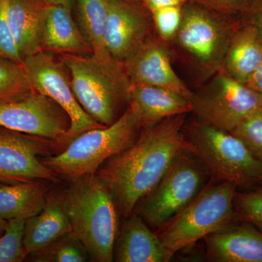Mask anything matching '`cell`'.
I'll return each instance as SVG.
<instances>
[{"label":"cell","instance_id":"6da1fadb","mask_svg":"<svg viewBox=\"0 0 262 262\" xmlns=\"http://www.w3.org/2000/svg\"><path fill=\"white\" fill-rule=\"evenodd\" d=\"M185 117L186 114L168 117L144 129L130 147L105 162L96 172L124 216L134 213L174 162L189 150L182 132Z\"/></svg>","mask_w":262,"mask_h":262},{"label":"cell","instance_id":"7a4b0ae2","mask_svg":"<svg viewBox=\"0 0 262 262\" xmlns=\"http://www.w3.org/2000/svg\"><path fill=\"white\" fill-rule=\"evenodd\" d=\"M66 213L91 261L111 262L118 232V208L99 177L84 176L61 194Z\"/></svg>","mask_w":262,"mask_h":262},{"label":"cell","instance_id":"3957f363","mask_svg":"<svg viewBox=\"0 0 262 262\" xmlns=\"http://www.w3.org/2000/svg\"><path fill=\"white\" fill-rule=\"evenodd\" d=\"M72 90L84 111L98 123L108 126L130 103L131 83L123 63L111 56L62 54Z\"/></svg>","mask_w":262,"mask_h":262},{"label":"cell","instance_id":"277c9868","mask_svg":"<svg viewBox=\"0 0 262 262\" xmlns=\"http://www.w3.org/2000/svg\"><path fill=\"white\" fill-rule=\"evenodd\" d=\"M141 127L130 107L108 126L82 133L58 154L42 159L54 173L70 182L96 173L105 162L130 147Z\"/></svg>","mask_w":262,"mask_h":262},{"label":"cell","instance_id":"5b68a950","mask_svg":"<svg viewBox=\"0 0 262 262\" xmlns=\"http://www.w3.org/2000/svg\"><path fill=\"white\" fill-rule=\"evenodd\" d=\"M237 185L220 182L203 189L158 234L173 256L209 234L235 227L239 220L234 206Z\"/></svg>","mask_w":262,"mask_h":262},{"label":"cell","instance_id":"8992f818","mask_svg":"<svg viewBox=\"0 0 262 262\" xmlns=\"http://www.w3.org/2000/svg\"><path fill=\"white\" fill-rule=\"evenodd\" d=\"M185 138L189 151L215 181L237 186L261 182L262 161L237 136L196 122Z\"/></svg>","mask_w":262,"mask_h":262},{"label":"cell","instance_id":"52a82bcc","mask_svg":"<svg viewBox=\"0 0 262 262\" xmlns=\"http://www.w3.org/2000/svg\"><path fill=\"white\" fill-rule=\"evenodd\" d=\"M196 160L189 150L181 155L138 204L137 214L153 228H163L203 189L204 171Z\"/></svg>","mask_w":262,"mask_h":262},{"label":"cell","instance_id":"ba28073f","mask_svg":"<svg viewBox=\"0 0 262 262\" xmlns=\"http://www.w3.org/2000/svg\"><path fill=\"white\" fill-rule=\"evenodd\" d=\"M199 123L231 133L262 110V96L236 80L225 70L191 99Z\"/></svg>","mask_w":262,"mask_h":262},{"label":"cell","instance_id":"9c48e42d","mask_svg":"<svg viewBox=\"0 0 262 262\" xmlns=\"http://www.w3.org/2000/svg\"><path fill=\"white\" fill-rule=\"evenodd\" d=\"M70 126L64 110L35 90L0 99V127L53 141L56 150L61 151Z\"/></svg>","mask_w":262,"mask_h":262},{"label":"cell","instance_id":"30bf717a","mask_svg":"<svg viewBox=\"0 0 262 262\" xmlns=\"http://www.w3.org/2000/svg\"><path fill=\"white\" fill-rule=\"evenodd\" d=\"M22 67L32 89L51 98L70 117L71 126L61 150L82 133L105 127L94 120L80 106L72 90L67 67L51 52L40 51L26 57Z\"/></svg>","mask_w":262,"mask_h":262},{"label":"cell","instance_id":"8fae6325","mask_svg":"<svg viewBox=\"0 0 262 262\" xmlns=\"http://www.w3.org/2000/svg\"><path fill=\"white\" fill-rule=\"evenodd\" d=\"M238 26V20L222 24L202 8L187 7L182 12L177 38L180 46L198 64L216 70L221 62L224 63L231 39Z\"/></svg>","mask_w":262,"mask_h":262},{"label":"cell","instance_id":"7c38bea8","mask_svg":"<svg viewBox=\"0 0 262 262\" xmlns=\"http://www.w3.org/2000/svg\"><path fill=\"white\" fill-rule=\"evenodd\" d=\"M53 150V141L0 127V183L60 182L59 177L39 158Z\"/></svg>","mask_w":262,"mask_h":262},{"label":"cell","instance_id":"4fadbf2b","mask_svg":"<svg viewBox=\"0 0 262 262\" xmlns=\"http://www.w3.org/2000/svg\"><path fill=\"white\" fill-rule=\"evenodd\" d=\"M131 85L157 86L178 93L192 99L191 92L176 74L166 48L161 43L146 39L140 47L123 62Z\"/></svg>","mask_w":262,"mask_h":262},{"label":"cell","instance_id":"5bb4252c","mask_svg":"<svg viewBox=\"0 0 262 262\" xmlns=\"http://www.w3.org/2000/svg\"><path fill=\"white\" fill-rule=\"evenodd\" d=\"M148 26L139 10L120 0H108L105 27V49L116 61L123 62L146 39Z\"/></svg>","mask_w":262,"mask_h":262},{"label":"cell","instance_id":"9a60e30c","mask_svg":"<svg viewBox=\"0 0 262 262\" xmlns=\"http://www.w3.org/2000/svg\"><path fill=\"white\" fill-rule=\"evenodd\" d=\"M129 107L141 128H148L168 117L192 112L190 101L178 93L157 86L131 85Z\"/></svg>","mask_w":262,"mask_h":262},{"label":"cell","instance_id":"2e32d148","mask_svg":"<svg viewBox=\"0 0 262 262\" xmlns=\"http://www.w3.org/2000/svg\"><path fill=\"white\" fill-rule=\"evenodd\" d=\"M205 239L210 261L262 262V232L250 224L244 222Z\"/></svg>","mask_w":262,"mask_h":262},{"label":"cell","instance_id":"e0dca14e","mask_svg":"<svg viewBox=\"0 0 262 262\" xmlns=\"http://www.w3.org/2000/svg\"><path fill=\"white\" fill-rule=\"evenodd\" d=\"M117 243L119 262H167L172 256L139 214L127 217Z\"/></svg>","mask_w":262,"mask_h":262},{"label":"cell","instance_id":"ac0fdd59","mask_svg":"<svg viewBox=\"0 0 262 262\" xmlns=\"http://www.w3.org/2000/svg\"><path fill=\"white\" fill-rule=\"evenodd\" d=\"M41 51L62 54H82L91 47L72 18L71 10L63 5H47L45 13Z\"/></svg>","mask_w":262,"mask_h":262},{"label":"cell","instance_id":"d6986e66","mask_svg":"<svg viewBox=\"0 0 262 262\" xmlns=\"http://www.w3.org/2000/svg\"><path fill=\"white\" fill-rule=\"evenodd\" d=\"M46 6L40 0H10V32L22 61L41 51Z\"/></svg>","mask_w":262,"mask_h":262},{"label":"cell","instance_id":"ffe728a7","mask_svg":"<svg viewBox=\"0 0 262 262\" xmlns=\"http://www.w3.org/2000/svg\"><path fill=\"white\" fill-rule=\"evenodd\" d=\"M70 232L72 227L61 194L48 196L42 211L26 220L24 247L28 255L31 254Z\"/></svg>","mask_w":262,"mask_h":262},{"label":"cell","instance_id":"44dd1931","mask_svg":"<svg viewBox=\"0 0 262 262\" xmlns=\"http://www.w3.org/2000/svg\"><path fill=\"white\" fill-rule=\"evenodd\" d=\"M262 62V39L256 29L239 24L231 39L224 61V70L246 84Z\"/></svg>","mask_w":262,"mask_h":262},{"label":"cell","instance_id":"7402d4cb","mask_svg":"<svg viewBox=\"0 0 262 262\" xmlns=\"http://www.w3.org/2000/svg\"><path fill=\"white\" fill-rule=\"evenodd\" d=\"M48 181L34 180L18 184L0 183V217L4 220L27 219L38 214L46 206Z\"/></svg>","mask_w":262,"mask_h":262},{"label":"cell","instance_id":"603a6c76","mask_svg":"<svg viewBox=\"0 0 262 262\" xmlns=\"http://www.w3.org/2000/svg\"><path fill=\"white\" fill-rule=\"evenodd\" d=\"M79 27L94 56H110L103 37L107 18L108 0H76Z\"/></svg>","mask_w":262,"mask_h":262},{"label":"cell","instance_id":"cb8c5ba5","mask_svg":"<svg viewBox=\"0 0 262 262\" xmlns=\"http://www.w3.org/2000/svg\"><path fill=\"white\" fill-rule=\"evenodd\" d=\"M27 258L29 261L36 262H84L90 259L80 239L72 232L31 253Z\"/></svg>","mask_w":262,"mask_h":262},{"label":"cell","instance_id":"d4e9b609","mask_svg":"<svg viewBox=\"0 0 262 262\" xmlns=\"http://www.w3.org/2000/svg\"><path fill=\"white\" fill-rule=\"evenodd\" d=\"M25 222L22 219L8 221L0 236V262H21L28 256L24 244Z\"/></svg>","mask_w":262,"mask_h":262},{"label":"cell","instance_id":"484cf974","mask_svg":"<svg viewBox=\"0 0 262 262\" xmlns=\"http://www.w3.org/2000/svg\"><path fill=\"white\" fill-rule=\"evenodd\" d=\"M31 89L22 64L0 56V99Z\"/></svg>","mask_w":262,"mask_h":262},{"label":"cell","instance_id":"4316f807","mask_svg":"<svg viewBox=\"0 0 262 262\" xmlns=\"http://www.w3.org/2000/svg\"><path fill=\"white\" fill-rule=\"evenodd\" d=\"M234 206L239 220L262 232V189L250 192H236Z\"/></svg>","mask_w":262,"mask_h":262},{"label":"cell","instance_id":"83f0119b","mask_svg":"<svg viewBox=\"0 0 262 262\" xmlns=\"http://www.w3.org/2000/svg\"><path fill=\"white\" fill-rule=\"evenodd\" d=\"M231 134L239 138L251 153L262 161V110L244 120Z\"/></svg>","mask_w":262,"mask_h":262},{"label":"cell","instance_id":"f1b7e54d","mask_svg":"<svg viewBox=\"0 0 262 262\" xmlns=\"http://www.w3.org/2000/svg\"><path fill=\"white\" fill-rule=\"evenodd\" d=\"M10 0H0V56L22 64L8 20Z\"/></svg>","mask_w":262,"mask_h":262},{"label":"cell","instance_id":"f546056e","mask_svg":"<svg viewBox=\"0 0 262 262\" xmlns=\"http://www.w3.org/2000/svg\"><path fill=\"white\" fill-rule=\"evenodd\" d=\"M156 28L162 37L170 39L177 33L182 20L179 6H168L153 10Z\"/></svg>","mask_w":262,"mask_h":262},{"label":"cell","instance_id":"4dcf8cb0","mask_svg":"<svg viewBox=\"0 0 262 262\" xmlns=\"http://www.w3.org/2000/svg\"><path fill=\"white\" fill-rule=\"evenodd\" d=\"M239 15V24L252 26L262 39V0H247Z\"/></svg>","mask_w":262,"mask_h":262},{"label":"cell","instance_id":"1f68e13d","mask_svg":"<svg viewBox=\"0 0 262 262\" xmlns=\"http://www.w3.org/2000/svg\"><path fill=\"white\" fill-rule=\"evenodd\" d=\"M198 3L223 11L227 14H241L247 0H196Z\"/></svg>","mask_w":262,"mask_h":262},{"label":"cell","instance_id":"d6a6232c","mask_svg":"<svg viewBox=\"0 0 262 262\" xmlns=\"http://www.w3.org/2000/svg\"><path fill=\"white\" fill-rule=\"evenodd\" d=\"M245 84L262 96V62Z\"/></svg>","mask_w":262,"mask_h":262},{"label":"cell","instance_id":"836d02e7","mask_svg":"<svg viewBox=\"0 0 262 262\" xmlns=\"http://www.w3.org/2000/svg\"><path fill=\"white\" fill-rule=\"evenodd\" d=\"M183 0H147L150 8L155 10L168 6H179Z\"/></svg>","mask_w":262,"mask_h":262},{"label":"cell","instance_id":"e575fe53","mask_svg":"<svg viewBox=\"0 0 262 262\" xmlns=\"http://www.w3.org/2000/svg\"><path fill=\"white\" fill-rule=\"evenodd\" d=\"M40 1L46 5H63L69 9L71 10L72 8V0H40Z\"/></svg>","mask_w":262,"mask_h":262},{"label":"cell","instance_id":"d590c367","mask_svg":"<svg viewBox=\"0 0 262 262\" xmlns=\"http://www.w3.org/2000/svg\"><path fill=\"white\" fill-rule=\"evenodd\" d=\"M8 221L0 217V236L5 232V228H6L7 225H8Z\"/></svg>","mask_w":262,"mask_h":262},{"label":"cell","instance_id":"8d00e7d4","mask_svg":"<svg viewBox=\"0 0 262 262\" xmlns=\"http://www.w3.org/2000/svg\"><path fill=\"white\" fill-rule=\"evenodd\" d=\"M260 184H262V179H261V182H260Z\"/></svg>","mask_w":262,"mask_h":262}]
</instances>
